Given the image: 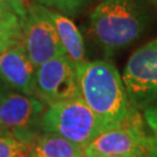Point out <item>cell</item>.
<instances>
[{"label": "cell", "instance_id": "277c9868", "mask_svg": "<svg viewBox=\"0 0 157 157\" xmlns=\"http://www.w3.org/2000/svg\"><path fill=\"white\" fill-rule=\"evenodd\" d=\"M83 150L84 157H154L157 155V144L154 139L144 135L141 124L132 118L122 126L102 132Z\"/></svg>", "mask_w": 157, "mask_h": 157}, {"label": "cell", "instance_id": "ba28073f", "mask_svg": "<svg viewBox=\"0 0 157 157\" xmlns=\"http://www.w3.org/2000/svg\"><path fill=\"white\" fill-rule=\"evenodd\" d=\"M36 94L48 105L80 97L76 67L65 55L55 57L36 69Z\"/></svg>", "mask_w": 157, "mask_h": 157}, {"label": "cell", "instance_id": "8992f818", "mask_svg": "<svg viewBox=\"0 0 157 157\" xmlns=\"http://www.w3.org/2000/svg\"><path fill=\"white\" fill-rule=\"evenodd\" d=\"M44 112L43 102L34 95L10 92L0 99V124L8 134L32 143ZM41 128V127H40Z\"/></svg>", "mask_w": 157, "mask_h": 157}, {"label": "cell", "instance_id": "9c48e42d", "mask_svg": "<svg viewBox=\"0 0 157 157\" xmlns=\"http://www.w3.org/2000/svg\"><path fill=\"white\" fill-rule=\"evenodd\" d=\"M0 75L11 89L22 94H36V67L21 41L0 54Z\"/></svg>", "mask_w": 157, "mask_h": 157}, {"label": "cell", "instance_id": "7c38bea8", "mask_svg": "<svg viewBox=\"0 0 157 157\" xmlns=\"http://www.w3.org/2000/svg\"><path fill=\"white\" fill-rule=\"evenodd\" d=\"M32 143L6 136L0 139V157H28Z\"/></svg>", "mask_w": 157, "mask_h": 157}, {"label": "cell", "instance_id": "44dd1931", "mask_svg": "<svg viewBox=\"0 0 157 157\" xmlns=\"http://www.w3.org/2000/svg\"><path fill=\"white\" fill-rule=\"evenodd\" d=\"M101 157H120V156H101Z\"/></svg>", "mask_w": 157, "mask_h": 157}, {"label": "cell", "instance_id": "5b68a950", "mask_svg": "<svg viewBox=\"0 0 157 157\" xmlns=\"http://www.w3.org/2000/svg\"><path fill=\"white\" fill-rule=\"evenodd\" d=\"M121 77L130 106L157 101V37L132 54Z\"/></svg>", "mask_w": 157, "mask_h": 157}, {"label": "cell", "instance_id": "ffe728a7", "mask_svg": "<svg viewBox=\"0 0 157 157\" xmlns=\"http://www.w3.org/2000/svg\"><path fill=\"white\" fill-rule=\"evenodd\" d=\"M151 2H154V5L157 7V0H151Z\"/></svg>", "mask_w": 157, "mask_h": 157}, {"label": "cell", "instance_id": "5bb4252c", "mask_svg": "<svg viewBox=\"0 0 157 157\" xmlns=\"http://www.w3.org/2000/svg\"><path fill=\"white\" fill-rule=\"evenodd\" d=\"M39 5L47 7L51 11L59 12L64 15L76 14L84 6L87 0H35Z\"/></svg>", "mask_w": 157, "mask_h": 157}, {"label": "cell", "instance_id": "7a4b0ae2", "mask_svg": "<svg viewBox=\"0 0 157 157\" xmlns=\"http://www.w3.org/2000/svg\"><path fill=\"white\" fill-rule=\"evenodd\" d=\"M91 30L107 52L130 44L147 25L143 0H101L90 17Z\"/></svg>", "mask_w": 157, "mask_h": 157}, {"label": "cell", "instance_id": "8fae6325", "mask_svg": "<svg viewBox=\"0 0 157 157\" xmlns=\"http://www.w3.org/2000/svg\"><path fill=\"white\" fill-rule=\"evenodd\" d=\"M28 157H84V150L59 135L45 133L32 142Z\"/></svg>", "mask_w": 157, "mask_h": 157}, {"label": "cell", "instance_id": "3957f363", "mask_svg": "<svg viewBox=\"0 0 157 157\" xmlns=\"http://www.w3.org/2000/svg\"><path fill=\"white\" fill-rule=\"evenodd\" d=\"M40 127L44 133L59 135L83 148L112 128L92 112L82 97L48 105Z\"/></svg>", "mask_w": 157, "mask_h": 157}, {"label": "cell", "instance_id": "6da1fadb", "mask_svg": "<svg viewBox=\"0 0 157 157\" xmlns=\"http://www.w3.org/2000/svg\"><path fill=\"white\" fill-rule=\"evenodd\" d=\"M80 97L97 117L115 128L132 119L122 77L106 61H85L76 67Z\"/></svg>", "mask_w": 157, "mask_h": 157}, {"label": "cell", "instance_id": "7402d4cb", "mask_svg": "<svg viewBox=\"0 0 157 157\" xmlns=\"http://www.w3.org/2000/svg\"><path fill=\"white\" fill-rule=\"evenodd\" d=\"M0 7H1V6H0ZM2 8H4V7H2Z\"/></svg>", "mask_w": 157, "mask_h": 157}, {"label": "cell", "instance_id": "ac0fdd59", "mask_svg": "<svg viewBox=\"0 0 157 157\" xmlns=\"http://www.w3.org/2000/svg\"><path fill=\"white\" fill-rule=\"evenodd\" d=\"M11 92V87L7 85L4 78L1 77V75H0V99H2L4 97H5L7 93H10Z\"/></svg>", "mask_w": 157, "mask_h": 157}, {"label": "cell", "instance_id": "2e32d148", "mask_svg": "<svg viewBox=\"0 0 157 157\" xmlns=\"http://www.w3.org/2000/svg\"><path fill=\"white\" fill-rule=\"evenodd\" d=\"M144 119L154 135H157V106L147 107L144 109Z\"/></svg>", "mask_w": 157, "mask_h": 157}, {"label": "cell", "instance_id": "52a82bcc", "mask_svg": "<svg viewBox=\"0 0 157 157\" xmlns=\"http://www.w3.org/2000/svg\"><path fill=\"white\" fill-rule=\"evenodd\" d=\"M21 42L36 69L55 57L65 55L54 26L40 11L39 5L28 7L27 17L22 21Z\"/></svg>", "mask_w": 157, "mask_h": 157}, {"label": "cell", "instance_id": "d6986e66", "mask_svg": "<svg viewBox=\"0 0 157 157\" xmlns=\"http://www.w3.org/2000/svg\"><path fill=\"white\" fill-rule=\"evenodd\" d=\"M6 136H12V135L8 134V132L0 124V139H1V137H6Z\"/></svg>", "mask_w": 157, "mask_h": 157}, {"label": "cell", "instance_id": "e0dca14e", "mask_svg": "<svg viewBox=\"0 0 157 157\" xmlns=\"http://www.w3.org/2000/svg\"><path fill=\"white\" fill-rule=\"evenodd\" d=\"M21 40V37L11 36V35H0V54H2L6 49H8L11 45L17 43Z\"/></svg>", "mask_w": 157, "mask_h": 157}, {"label": "cell", "instance_id": "9a60e30c", "mask_svg": "<svg viewBox=\"0 0 157 157\" xmlns=\"http://www.w3.org/2000/svg\"><path fill=\"white\" fill-rule=\"evenodd\" d=\"M0 6L7 11L14 13L21 21H23L28 14L26 0H0Z\"/></svg>", "mask_w": 157, "mask_h": 157}, {"label": "cell", "instance_id": "4fadbf2b", "mask_svg": "<svg viewBox=\"0 0 157 157\" xmlns=\"http://www.w3.org/2000/svg\"><path fill=\"white\" fill-rule=\"evenodd\" d=\"M0 35H11L21 37L22 35V21L19 17L0 7Z\"/></svg>", "mask_w": 157, "mask_h": 157}, {"label": "cell", "instance_id": "30bf717a", "mask_svg": "<svg viewBox=\"0 0 157 157\" xmlns=\"http://www.w3.org/2000/svg\"><path fill=\"white\" fill-rule=\"evenodd\" d=\"M39 8L54 26L67 59L75 67L85 62L84 40L76 25L59 12L51 11L41 5H39Z\"/></svg>", "mask_w": 157, "mask_h": 157}]
</instances>
